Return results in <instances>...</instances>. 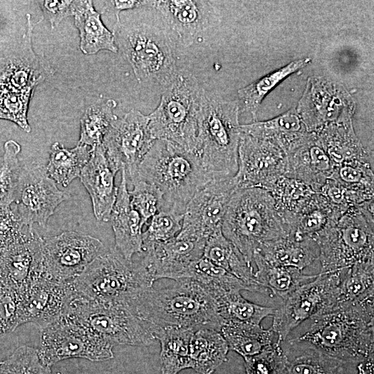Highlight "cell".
<instances>
[{"label": "cell", "mask_w": 374, "mask_h": 374, "mask_svg": "<svg viewBox=\"0 0 374 374\" xmlns=\"http://www.w3.org/2000/svg\"><path fill=\"white\" fill-rule=\"evenodd\" d=\"M308 328L289 340L331 357L359 364L373 357L374 298L309 319Z\"/></svg>", "instance_id": "obj_1"}, {"label": "cell", "mask_w": 374, "mask_h": 374, "mask_svg": "<svg viewBox=\"0 0 374 374\" xmlns=\"http://www.w3.org/2000/svg\"><path fill=\"white\" fill-rule=\"evenodd\" d=\"M130 310L142 321L161 327H175L195 331L211 328L220 331L224 323L213 299L199 283L184 278L169 287L146 290Z\"/></svg>", "instance_id": "obj_2"}, {"label": "cell", "mask_w": 374, "mask_h": 374, "mask_svg": "<svg viewBox=\"0 0 374 374\" xmlns=\"http://www.w3.org/2000/svg\"><path fill=\"white\" fill-rule=\"evenodd\" d=\"M135 177L160 190L163 199L161 210L183 214L194 195L215 179L194 152L162 139L154 140Z\"/></svg>", "instance_id": "obj_3"}, {"label": "cell", "mask_w": 374, "mask_h": 374, "mask_svg": "<svg viewBox=\"0 0 374 374\" xmlns=\"http://www.w3.org/2000/svg\"><path fill=\"white\" fill-rule=\"evenodd\" d=\"M70 283L75 296L130 310L154 280L140 258L127 260L114 247L98 256Z\"/></svg>", "instance_id": "obj_4"}, {"label": "cell", "mask_w": 374, "mask_h": 374, "mask_svg": "<svg viewBox=\"0 0 374 374\" xmlns=\"http://www.w3.org/2000/svg\"><path fill=\"white\" fill-rule=\"evenodd\" d=\"M222 232L251 265L253 253L262 244L291 234L270 193L258 188L237 189L233 193Z\"/></svg>", "instance_id": "obj_5"}, {"label": "cell", "mask_w": 374, "mask_h": 374, "mask_svg": "<svg viewBox=\"0 0 374 374\" xmlns=\"http://www.w3.org/2000/svg\"><path fill=\"white\" fill-rule=\"evenodd\" d=\"M112 33L118 51L139 83L152 81L165 89L171 84L179 71L175 48L158 19L153 23L119 20Z\"/></svg>", "instance_id": "obj_6"}, {"label": "cell", "mask_w": 374, "mask_h": 374, "mask_svg": "<svg viewBox=\"0 0 374 374\" xmlns=\"http://www.w3.org/2000/svg\"><path fill=\"white\" fill-rule=\"evenodd\" d=\"M238 100H226L205 92L194 152L215 179L234 176L240 139Z\"/></svg>", "instance_id": "obj_7"}, {"label": "cell", "mask_w": 374, "mask_h": 374, "mask_svg": "<svg viewBox=\"0 0 374 374\" xmlns=\"http://www.w3.org/2000/svg\"><path fill=\"white\" fill-rule=\"evenodd\" d=\"M374 200L349 208L312 236L328 273L374 260Z\"/></svg>", "instance_id": "obj_8"}, {"label": "cell", "mask_w": 374, "mask_h": 374, "mask_svg": "<svg viewBox=\"0 0 374 374\" xmlns=\"http://www.w3.org/2000/svg\"><path fill=\"white\" fill-rule=\"evenodd\" d=\"M165 89L159 105L148 116L150 133L154 140L168 141L194 152L206 91L184 69H179Z\"/></svg>", "instance_id": "obj_9"}, {"label": "cell", "mask_w": 374, "mask_h": 374, "mask_svg": "<svg viewBox=\"0 0 374 374\" xmlns=\"http://www.w3.org/2000/svg\"><path fill=\"white\" fill-rule=\"evenodd\" d=\"M63 315L87 327L113 347L148 346L156 340L150 324L120 305L100 303L73 294Z\"/></svg>", "instance_id": "obj_10"}, {"label": "cell", "mask_w": 374, "mask_h": 374, "mask_svg": "<svg viewBox=\"0 0 374 374\" xmlns=\"http://www.w3.org/2000/svg\"><path fill=\"white\" fill-rule=\"evenodd\" d=\"M344 269L319 273L283 299L282 305L274 310L270 328L277 335V342L281 344L304 321L333 309Z\"/></svg>", "instance_id": "obj_11"}, {"label": "cell", "mask_w": 374, "mask_h": 374, "mask_svg": "<svg viewBox=\"0 0 374 374\" xmlns=\"http://www.w3.org/2000/svg\"><path fill=\"white\" fill-rule=\"evenodd\" d=\"M113 348L87 327L62 315L41 328L37 350L42 363L51 367L71 358L92 362L108 360L114 357Z\"/></svg>", "instance_id": "obj_12"}, {"label": "cell", "mask_w": 374, "mask_h": 374, "mask_svg": "<svg viewBox=\"0 0 374 374\" xmlns=\"http://www.w3.org/2000/svg\"><path fill=\"white\" fill-rule=\"evenodd\" d=\"M296 109L306 131L317 133L332 123L353 121L355 103L343 85L311 76Z\"/></svg>", "instance_id": "obj_13"}, {"label": "cell", "mask_w": 374, "mask_h": 374, "mask_svg": "<svg viewBox=\"0 0 374 374\" xmlns=\"http://www.w3.org/2000/svg\"><path fill=\"white\" fill-rule=\"evenodd\" d=\"M154 141L148 116L132 109L112 123L102 145L113 170L117 173L123 169L126 179L131 181Z\"/></svg>", "instance_id": "obj_14"}, {"label": "cell", "mask_w": 374, "mask_h": 374, "mask_svg": "<svg viewBox=\"0 0 374 374\" xmlns=\"http://www.w3.org/2000/svg\"><path fill=\"white\" fill-rule=\"evenodd\" d=\"M240 132L238 170L233 176L237 189L258 188L269 192L285 175V152L273 140Z\"/></svg>", "instance_id": "obj_15"}, {"label": "cell", "mask_w": 374, "mask_h": 374, "mask_svg": "<svg viewBox=\"0 0 374 374\" xmlns=\"http://www.w3.org/2000/svg\"><path fill=\"white\" fill-rule=\"evenodd\" d=\"M104 251L99 239L75 231L43 238L40 275L58 282L71 280Z\"/></svg>", "instance_id": "obj_16"}, {"label": "cell", "mask_w": 374, "mask_h": 374, "mask_svg": "<svg viewBox=\"0 0 374 374\" xmlns=\"http://www.w3.org/2000/svg\"><path fill=\"white\" fill-rule=\"evenodd\" d=\"M69 197L48 176L44 165L31 164L21 168L10 208L23 225L32 227L36 223L45 227L57 207Z\"/></svg>", "instance_id": "obj_17"}, {"label": "cell", "mask_w": 374, "mask_h": 374, "mask_svg": "<svg viewBox=\"0 0 374 374\" xmlns=\"http://www.w3.org/2000/svg\"><path fill=\"white\" fill-rule=\"evenodd\" d=\"M236 190L233 176L214 179L199 189L186 206L177 236L206 240L215 231L222 229L229 202Z\"/></svg>", "instance_id": "obj_18"}, {"label": "cell", "mask_w": 374, "mask_h": 374, "mask_svg": "<svg viewBox=\"0 0 374 374\" xmlns=\"http://www.w3.org/2000/svg\"><path fill=\"white\" fill-rule=\"evenodd\" d=\"M26 17V30L20 43L0 56V89L34 91L54 73L48 61L33 50L31 15L27 14Z\"/></svg>", "instance_id": "obj_19"}, {"label": "cell", "mask_w": 374, "mask_h": 374, "mask_svg": "<svg viewBox=\"0 0 374 374\" xmlns=\"http://www.w3.org/2000/svg\"><path fill=\"white\" fill-rule=\"evenodd\" d=\"M205 240L181 238L143 247L139 257L154 281L161 278L174 280L187 278L192 267L203 257Z\"/></svg>", "instance_id": "obj_20"}, {"label": "cell", "mask_w": 374, "mask_h": 374, "mask_svg": "<svg viewBox=\"0 0 374 374\" xmlns=\"http://www.w3.org/2000/svg\"><path fill=\"white\" fill-rule=\"evenodd\" d=\"M210 2L194 0L145 1L168 33L176 49L191 46L209 24Z\"/></svg>", "instance_id": "obj_21"}, {"label": "cell", "mask_w": 374, "mask_h": 374, "mask_svg": "<svg viewBox=\"0 0 374 374\" xmlns=\"http://www.w3.org/2000/svg\"><path fill=\"white\" fill-rule=\"evenodd\" d=\"M72 296L70 280L58 282L40 275L20 294V326L30 322L42 328L57 320L65 313Z\"/></svg>", "instance_id": "obj_22"}, {"label": "cell", "mask_w": 374, "mask_h": 374, "mask_svg": "<svg viewBox=\"0 0 374 374\" xmlns=\"http://www.w3.org/2000/svg\"><path fill=\"white\" fill-rule=\"evenodd\" d=\"M43 238L30 228L0 249V282L21 294L40 276Z\"/></svg>", "instance_id": "obj_23"}, {"label": "cell", "mask_w": 374, "mask_h": 374, "mask_svg": "<svg viewBox=\"0 0 374 374\" xmlns=\"http://www.w3.org/2000/svg\"><path fill=\"white\" fill-rule=\"evenodd\" d=\"M285 177L299 180L319 193L331 176L333 166L316 133L305 132L285 150Z\"/></svg>", "instance_id": "obj_24"}, {"label": "cell", "mask_w": 374, "mask_h": 374, "mask_svg": "<svg viewBox=\"0 0 374 374\" xmlns=\"http://www.w3.org/2000/svg\"><path fill=\"white\" fill-rule=\"evenodd\" d=\"M116 174L109 165L102 144L93 149L80 179L90 196L93 215L98 221L109 220L118 190L114 184Z\"/></svg>", "instance_id": "obj_25"}, {"label": "cell", "mask_w": 374, "mask_h": 374, "mask_svg": "<svg viewBox=\"0 0 374 374\" xmlns=\"http://www.w3.org/2000/svg\"><path fill=\"white\" fill-rule=\"evenodd\" d=\"M121 171V180L109 221L114 234L115 247L125 258L132 260L134 255L141 252L144 224L132 206L125 172L123 169Z\"/></svg>", "instance_id": "obj_26"}, {"label": "cell", "mask_w": 374, "mask_h": 374, "mask_svg": "<svg viewBox=\"0 0 374 374\" xmlns=\"http://www.w3.org/2000/svg\"><path fill=\"white\" fill-rule=\"evenodd\" d=\"M256 251L269 264L295 267L303 271L318 260L319 251L310 236L294 234L267 242Z\"/></svg>", "instance_id": "obj_27"}, {"label": "cell", "mask_w": 374, "mask_h": 374, "mask_svg": "<svg viewBox=\"0 0 374 374\" xmlns=\"http://www.w3.org/2000/svg\"><path fill=\"white\" fill-rule=\"evenodd\" d=\"M316 134L333 167L356 160L373 162V153L356 135L353 121L328 125Z\"/></svg>", "instance_id": "obj_28"}, {"label": "cell", "mask_w": 374, "mask_h": 374, "mask_svg": "<svg viewBox=\"0 0 374 374\" xmlns=\"http://www.w3.org/2000/svg\"><path fill=\"white\" fill-rule=\"evenodd\" d=\"M73 15L84 54L93 55L103 50L118 53L113 33L103 24L92 1H73Z\"/></svg>", "instance_id": "obj_29"}, {"label": "cell", "mask_w": 374, "mask_h": 374, "mask_svg": "<svg viewBox=\"0 0 374 374\" xmlns=\"http://www.w3.org/2000/svg\"><path fill=\"white\" fill-rule=\"evenodd\" d=\"M229 346L220 331L202 328L193 332L190 342V368L212 374L226 361Z\"/></svg>", "instance_id": "obj_30"}, {"label": "cell", "mask_w": 374, "mask_h": 374, "mask_svg": "<svg viewBox=\"0 0 374 374\" xmlns=\"http://www.w3.org/2000/svg\"><path fill=\"white\" fill-rule=\"evenodd\" d=\"M205 288L213 299L217 312L224 324L228 322L260 324L262 319L274 313L275 309L271 307L260 305L245 299L239 290Z\"/></svg>", "instance_id": "obj_31"}, {"label": "cell", "mask_w": 374, "mask_h": 374, "mask_svg": "<svg viewBox=\"0 0 374 374\" xmlns=\"http://www.w3.org/2000/svg\"><path fill=\"white\" fill-rule=\"evenodd\" d=\"M150 326L155 339L161 345V374H178L184 369L190 368V342L194 331Z\"/></svg>", "instance_id": "obj_32"}, {"label": "cell", "mask_w": 374, "mask_h": 374, "mask_svg": "<svg viewBox=\"0 0 374 374\" xmlns=\"http://www.w3.org/2000/svg\"><path fill=\"white\" fill-rule=\"evenodd\" d=\"M203 256L244 282L262 287L255 280L253 266L246 261L238 249L223 235L222 229L215 231L208 236Z\"/></svg>", "instance_id": "obj_33"}, {"label": "cell", "mask_w": 374, "mask_h": 374, "mask_svg": "<svg viewBox=\"0 0 374 374\" xmlns=\"http://www.w3.org/2000/svg\"><path fill=\"white\" fill-rule=\"evenodd\" d=\"M253 263L256 267L254 271L256 283L267 289L271 297L277 296L282 299L317 275L304 274L302 270L295 267L271 265L257 251L253 253Z\"/></svg>", "instance_id": "obj_34"}, {"label": "cell", "mask_w": 374, "mask_h": 374, "mask_svg": "<svg viewBox=\"0 0 374 374\" xmlns=\"http://www.w3.org/2000/svg\"><path fill=\"white\" fill-rule=\"evenodd\" d=\"M374 298V260L345 268L331 311Z\"/></svg>", "instance_id": "obj_35"}, {"label": "cell", "mask_w": 374, "mask_h": 374, "mask_svg": "<svg viewBox=\"0 0 374 374\" xmlns=\"http://www.w3.org/2000/svg\"><path fill=\"white\" fill-rule=\"evenodd\" d=\"M91 152L92 149L84 145H77L69 149L62 143L55 142L49 150V160L46 166L48 176L57 184L67 187L75 179L80 177Z\"/></svg>", "instance_id": "obj_36"}, {"label": "cell", "mask_w": 374, "mask_h": 374, "mask_svg": "<svg viewBox=\"0 0 374 374\" xmlns=\"http://www.w3.org/2000/svg\"><path fill=\"white\" fill-rule=\"evenodd\" d=\"M229 349L244 357L258 354L271 346L276 335L271 329H265L260 324L228 322L220 329Z\"/></svg>", "instance_id": "obj_37"}, {"label": "cell", "mask_w": 374, "mask_h": 374, "mask_svg": "<svg viewBox=\"0 0 374 374\" xmlns=\"http://www.w3.org/2000/svg\"><path fill=\"white\" fill-rule=\"evenodd\" d=\"M311 62L310 57L292 61L238 91L240 111L249 112L254 120L257 111L265 97L275 87L296 71Z\"/></svg>", "instance_id": "obj_38"}, {"label": "cell", "mask_w": 374, "mask_h": 374, "mask_svg": "<svg viewBox=\"0 0 374 374\" xmlns=\"http://www.w3.org/2000/svg\"><path fill=\"white\" fill-rule=\"evenodd\" d=\"M240 130L253 136L273 140L284 150L307 132L296 108L267 121L240 125Z\"/></svg>", "instance_id": "obj_39"}, {"label": "cell", "mask_w": 374, "mask_h": 374, "mask_svg": "<svg viewBox=\"0 0 374 374\" xmlns=\"http://www.w3.org/2000/svg\"><path fill=\"white\" fill-rule=\"evenodd\" d=\"M269 193L277 211L289 228L292 218L308 206L316 192L299 180L283 176Z\"/></svg>", "instance_id": "obj_40"}, {"label": "cell", "mask_w": 374, "mask_h": 374, "mask_svg": "<svg viewBox=\"0 0 374 374\" xmlns=\"http://www.w3.org/2000/svg\"><path fill=\"white\" fill-rule=\"evenodd\" d=\"M117 103L113 99L103 100L88 107L80 118V138L77 145L92 150L102 144L112 123L118 118L114 114Z\"/></svg>", "instance_id": "obj_41"}, {"label": "cell", "mask_w": 374, "mask_h": 374, "mask_svg": "<svg viewBox=\"0 0 374 374\" xmlns=\"http://www.w3.org/2000/svg\"><path fill=\"white\" fill-rule=\"evenodd\" d=\"M344 213L335 209L319 193H315L308 206L295 215L290 224L291 234L312 237L327 224Z\"/></svg>", "instance_id": "obj_42"}, {"label": "cell", "mask_w": 374, "mask_h": 374, "mask_svg": "<svg viewBox=\"0 0 374 374\" xmlns=\"http://www.w3.org/2000/svg\"><path fill=\"white\" fill-rule=\"evenodd\" d=\"M187 278L194 280L207 288L247 290L270 296L267 289L244 282L204 256L192 267Z\"/></svg>", "instance_id": "obj_43"}, {"label": "cell", "mask_w": 374, "mask_h": 374, "mask_svg": "<svg viewBox=\"0 0 374 374\" xmlns=\"http://www.w3.org/2000/svg\"><path fill=\"white\" fill-rule=\"evenodd\" d=\"M353 364L307 347L303 354L289 361L284 374H355L348 371Z\"/></svg>", "instance_id": "obj_44"}, {"label": "cell", "mask_w": 374, "mask_h": 374, "mask_svg": "<svg viewBox=\"0 0 374 374\" xmlns=\"http://www.w3.org/2000/svg\"><path fill=\"white\" fill-rule=\"evenodd\" d=\"M20 145L14 140L7 141L0 157V208H10L14 202L21 167L18 154Z\"/></svg>", "instance_id": "obj_45"}, {"label": "cell", "mask_w": 374, "mask_h": 374, "mask_svg": "<svg viewBox=\"0 0 374 374\" xmlns=\"http://www.w3.org/2000/svg\"><path fill=\"white\" fill-rule=\"evenodd\" d=\"M373 162L352 161L333 167L330 178L355 190L374 193Z\"/></svg>", "instance_id": "obj_46"}, {"label": "cell", "mask_w": 374, "mask_h": 374, "mask_svg": "<svg viewBox=\"0 0 374 374\" xmlns=\"http://www.w3.org/2000/svg\"><path fill=\"white\" fill-rule=\"evenodd\" d=\"M184 214L171 210H161L150 218L143 232V247L163 242L175 238L181 231Z\"/></svg>", "instance_id": "obj_47"}, {"label": "cell", "mask_w": 374, "mask_h": 374, "mask_svg": "<svg viewBox=\"0 0 374 374\" xmlns=\"http://www.w3.org/2000/svg\"><path fill=\"white\" fill-rule=\"evenodd\" d=\"M133 189L129 191L132 206L141 216L143 224H147L163 205V195L150 183L135 177L132 181Z\"/></svg>", "instance_id": "obj_48"}, {"label": "cell", "mask_w": 374, "mask_h": 374, "mask_svg": "<svg viewBox=\"0 0 374 374\" xmlns=\"http://www.w3.org/2000/svg\"><path fill=\"white\" fill-rule=\"evenodd\" d=\"M0 374H51V371L42 363L37 349L24 345L0 362Z\"/></svg>", "instance_id": "obj_49"}, {"label": "cell", "mask_w": 374, "mask_h": 374, "mask_svg": "<svg viewBox=\"0 0 374 374\" xmlns=\"http://www.w3.org/2000/svg\"><path fill=\"white\" fill-rule=\"evenodd\" d=\"M33 91H16L0 89V119L15 123L28 133V110Z\"/></svg>", "instance_id": "obj_50"}, {"label": "cell", "mask_w": 374, "mask_h": 374, "mask_svg": "<svg viewBox=\"0 0 374 374\" xmlns=\"http://www.w3.org/2000/svg\"><path fill=\"white\" fill-rule=\"evenodd\" d=\"M244 360L247 374H284L289 362L277 341L258 354L244 357Z\"/></svg>", "instance_id": "obj_51"}, {"label": "cell", "mask_w": 374, "mask_h": 374, "mask_svg": "<svg viewBox=\"0 0 374 374\" xmlns=\"http://www.w3.org/2000/svg\"><path fill=\"white\" fill-rule=\"evenodd\" d=\"M20 294L0 282V338L20 326Z\"/></svg>", "instance_id": "obj_52"}, {"label": "cell", "mask_w": 374, "mask_h": 374, "mask_svg": "<svg viewBox=\"0 0 374 374\" xmlns=\"http://www.w3.org/2000/svg\"><path fill=\"white\" fill-rule=\"evenodd\" d=\"M42 11L54 28L65 18L72 16L73 12V1L46 0L38 1Z\"/></svg>", "instance_id": "obj_53"}, {"label": "cell", "mask_w": 374, "mask_h": 374, "mask_svg": "<svg viewBox=\"0 0 374 374\" xmlns=\"http://www.w3.org/2000/svg\"><path fill=\"white\" fill-rule=\"evenodd\" d=\"M103 3H104V6L102 9L101 14L106 12H114L116 17V21H118L120 20L119 15L121 11L145 6V1L114 0L105 1Z\"/></svg>", "instance_id": "obj_54"}]
</instances>
